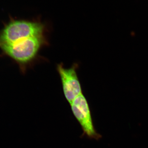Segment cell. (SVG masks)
I'll return each instance as SVG.
<instances>
[{"mask_svg":"<svg viewBox=\"0 0 148 148\" xmlns=\"http://www.w3.org/2000/svg\"><path fill=\"white\" fill-rule=\"evenodd\" d=\"M46 26L40 20L11 19L0 32V45L10 44L35 36L44 34Z\"/></svg>","mask_w":148,"mask_h":148,"instance_id":"cell-1","label":"cell"},{"mask_svg":"<svg viewBox=\"0 0 148 148\" xmlns=\"http://www.w3.org/2000/svg\"><path fill=\"white\" fill-rule=\"evenodd\" d=\"M44 34L27 38L20 41L0 45L8 55L19 64H28L36 58L40 49L47 44Z\"/></svg>","mask_w":148,"mask_h":148,"instance_id":"cell-2","label":"cell"},{"mask_svg":"<svg viewBox=\"0 0 148 148\" xmlns=\"http://www.w3.org/2000/svg\"><path fill=\"white\" fill-rule=\"evenodd\" d=\"M77 64H74L70 68H65L62 64L57 66V71L61 78L64 95L70 104L82 93L81 85L77 75Z\"/></svg>","mask_w":148,"mask_h":148,"instance_id":"cell-3","label":"cell"},{"mask_svg":"<svg viewBox=\"0 0 148 148\" xmlns=\"http://www.w3.org/2000/svg\"><path fill=\"white\" fill-rule=\"evenodd\" d=\"M72 110L79 122L86 135L89 138L98 139L100 135L95 131L89 106L83 93L79 95L71 103Z\"/></svg>","mask_w":148,"mask_h":148,"instance_id":"cell-4","label":"cell"}]
</instances>
